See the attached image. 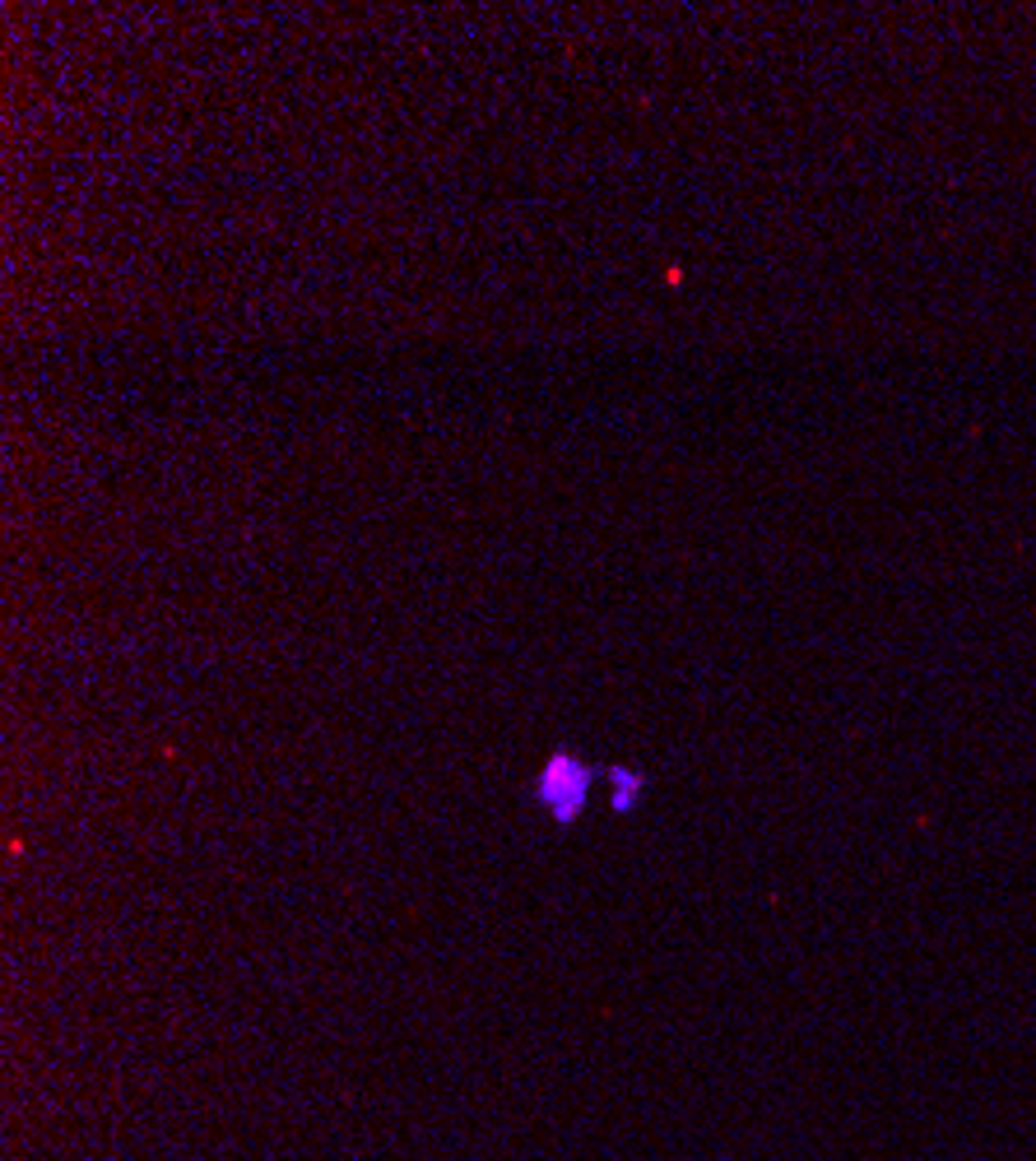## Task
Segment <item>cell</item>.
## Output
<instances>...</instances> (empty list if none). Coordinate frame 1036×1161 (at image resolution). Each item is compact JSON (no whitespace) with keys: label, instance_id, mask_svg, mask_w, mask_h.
<instances>
[{"label":"cell","instance_id":"cell-1","mask_svg":"<svg viewBox=\"0 0 1036 1161\" xmlns=\"http://www.w3.org/2000/svg\"><path fill=\"white\" fill-rule=\"evenodd\" d=\"M591 785H595V766L591 762H581L577 753H554L549 762H544L539 781H535V799L567 828V822L581 818Z\"/></svg>","mask_w":1036,"mask_h":1161},{"label":"cell","instance_id":"cell-2","mask_svg":"<svg viewBox=\"0 0 1036 1161\" xmlns=\"http://www.w3.org/2000/svg\"><path fill=\"white\" fill-rule=\"evenodd\" d=\"M604 781H610V790H614V813H633L641 804V795H647V781H641V772H633V766H610Z\"/></svg>","mask_w":1036,"mask_h":1161}]
</instances>
